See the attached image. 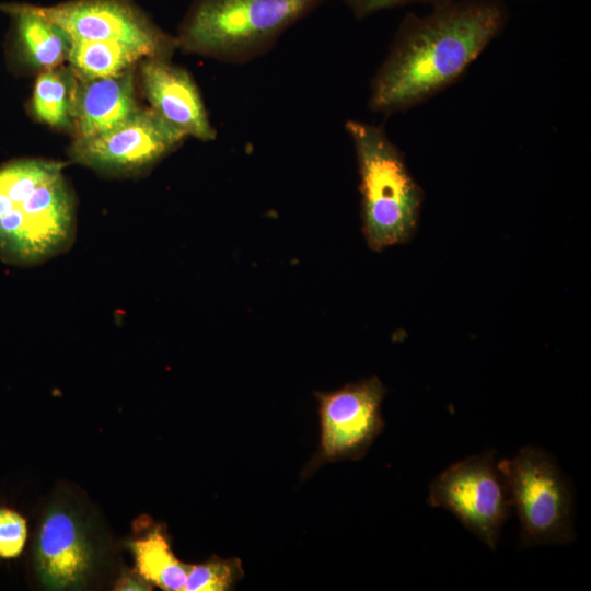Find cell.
<instances>
[{
  "label": "cell",
  "mask_w": 591,
  "mask_h": 591,
  "mask_svg": "<svg viewBox=\"0 0 591 591\" xmlns=\"http://www.w3.org/2000/svg\"><path fill=\"white\" fill-rule=\"evenodd\" d=\"M501 0H448L401 22L370 85L369 108L391 115L453 84L503 31Z\"/></svg>",
  "instance_id": "obj_1"
},
{
  "label": "cell",
  "mask_w": 591,
  "mask_h": 591,
  "mask_svg": "<svg viewBox=\"0 0 591 591\" xmlns=\"http://www.w3.org/2000/svg\"><path fill=\"white\" fill-rule=\"evenodd\" d=\"M361 194L362 233L374 252L408 242L416 232L425 194L404 153L380 126L349 119Z\"/></svg>",
  "instance_id": "obj_2"
},
{
  "label": "cell",
  "mask_w": 591,
  "mask_h": 591,
  "mask_svg": "<svg viewBox=\"0 0 591 591\" xmlns=\"http://www.w3.org/2000/svg\"><path fill=\"white\" fill-rule=\"evenodd\" d=\"M324 0H195L184 18L178 46L231 63L267 53L294 23Z\"/></svg>",
  "instance_id": "obj_3"
},
{
  "label": "cell",
  "mask_w": 591,
  "mask_h": 591,
  "mask_svg": "<svg viewBox=\"0 0 591 591\" xmlns=\"http://www.w3.org/2000/svg\"><path fill=\"white\" fill-rule=\"evenodd\" d=\"M497 467L506 483L511 506L520 520V544H569L572 528V493L554 457L526 445Z\"/></svg>",
  "instance_id": "obj_4"
},
{
  "label": "cell",
  "mask_w": 591,
  "mask_h": 591,
  "mask_svg": "<svg viewBox=\"0 0 591 591\" xmlns=\"http://www.w3.org/2000/svg\"><path fill=\"white\" fill-rule=\"evenodd\" d=\"M76 227L74 198L61 173L0 218V258L21 266L40 264L71 247Z\"/></svg>",
  "instance_id": "obj_5"
},
{
  "label": "cell",
  "mask_w": 591,
  "mask_h": 591,
  "mask_svg": "<svg viewBox=\"0 0 591 591\" xmlns=\"http://www.w3.org/2000/svg\"><path fill=\"white\" fill-rule=\"evenodd\" d=\"M428 503L455 514L493 551L512 508L493 450L461 460L441 472L429 485Z\"/></svg>",
  "instance_id": "obj_6"
},
{
  "label": "cell",
  "mask_w": 591,
  "mask_h": 591,
  "mask_svg": "<svg viewBox=\"0 0 591 591\" xmlns=\"http://www.w3.org/2000/svg\"><path fill=\"white\" fill-rule=\"evenodd\" d=\"M386 389L378 376L348 383L331 392H315L320 444L302 472V479L328 462L363 457L385 422L381 405Z\"/></svg>",
  "instance_id": "obj_7"
},
{
  "label": "cell",
  "mask_w": 591,
  "mask_h": 591,
  "mask_svg": "<svg viewBox=\"0 0 591 591\" xmlns=\"http://www.w3.org/2000/svg\"><path fill=\"white\" fill-rule=\"evenodd\" d=\"M187 136L150 108H139L128 120L102 135L76 139L73 161L108 174H134L150 169Z\"/></svg>",
  "instance_id": "obj_8"
},
{
  "label": "cell",
  "mask_w": 591,
  "mask_h": 591,
  "mask_svg": "<svg viewBox=\"0 0 591 591\" xmlns=\"http://www.w3.org/2000/svg\"><path fill=\"white\" fill-rule=\"evenodd\" d=\"M35 8L72 40L119 42L139 48L149 58L161 59L178 46L177 39L161 31L129 0H71Z\"/></svg>",
  "instance_id": "obj_9"
},
{
  "label": "cell",
  "mask_w": 591,
  "mask_h": 591,
  "mask_svg": "<svg viewBox=\"0 0 591 591\" xmlns=\"http://www.w3.org/2000/svg\"><path fill=\"white\" fill-rule=\"evenodd\" d=\"M34 563L40 582L49 589L83 583L92 568L93 548L73 510L55 506L46 512L36 536Z\"/></svg>",
  "instance_id": "obj_10"
},
{
  "label": "cell",
  "mask_w": 591,
  "mask_h": 591,
  "mask_svg": "<svg viewBox=\"0 0 591 591\" xmlns=\"http://www.w3.org/2000/svg\"><path fill=\"white\" fill-rule=\"evenodd\" d=\"M141 81L151 108L172 126L201 141L216 138L200 92L192 76L166 59L147 58Z\"/></svg>",
  "instance_id": "obj_11"
},
{
  "label": "cell",
  "mask_w": 591,
  "mask_h": 591,
  "mask_svg": "<svg viewBox=\"0 0 591 591\" xmlns=\"http://www.w3.org/2000/svg\"><path fill=\"white\" fill-rule=\"evenodd\" d=\"M139 108L130 69L114 77L79 80L72 105L76 139L107 132L128 120Z\"/></svg>",
  "instance_id": "obj_12"
},
{
  "label": "cell",
  "mask_w": 591,
  "mask_h": 591,
  "mask_svg": "<svg viewBox=\"0 0 591 591\" xmlns=\"http://www.w3.org/2000/svg\"><path fill=\"white\" fill-rule=\"evenodd\" d=\"M11 14L24 56L37 68L51 69L68 60L71 36L59 25L39 13L32 4H4Z\"/></svg>",
  "instance_id": "obj_13"
},
{
  "label": "cell",
  "mask_w": 591,
  "mask_h": 591,
  "mask_svg": "<svg viewBox=\"0 0 591 591\" xmlns=\"http://www.w3.org/2000/svg\"><path fill=\"white\" fill-rule=\"evenodd\" d=\"M129 547L138 573L144 581L166 591L184 590L188 565L175 557L161 526L130 542Z\"/></svg>",
  "instance_id": "obj_14"
},
{
  "label": "cell",
  "mask_w": 591,
  "mask_h": 591,
  "mask_svg": "<svg viewBox=\"0 0 591 591\" xmlns=\"http://www.w3.org/2000/svg\"><path fill=\"white\" fill-rule=\"evenodd\" d=\"M149 58L137 47L114 40H73L69 54L71 71L79 80L114 77Z\"/></svg>",
  "instance_id": "obj_15"
},
{
  "label": "cell",
  "mask_w": 591,
  "mask_h": 591,
  "mask_svg": "<svg viewBox=\"0 0 591 591\" xmlns=\"http://www.w3.org/2000/svg\"><path fill=\"white\" fill-rule=\"evenodd\" d=\"M76 85L72 71L57 68L44 70L35 82L32 99L36 117L51 127H70Z\"/></svg>",
  "instance_id": "obj_16"
},
{
  "label": "cell",
  "mask_w": 591,
  "mask_h": 591,
  "mask_svg": "<svg viewBox=\"0 0 591 591\" xmlns=\"http://www.w3.org/2000/svg\"><path fill=\"white\" fill-rule=\"evenodd\" d=\"M65 163L24 159L0 167V218L21 198L62 173Z\"/></svg>",
  "instance_id": "obj_17"
},
{
  "label": "cell",
  "mask_w": 591,
  "mask_h": 591,
  "mask_svg": "<svg viewBox=\"0 0 591 591\" xmlns=\"http://www.w3.org/2000/svg\"><path fill=\"white\" fill-rule=\"evenodd\" d=\"M244 577L242 561L213 556L198 565H188L184 591H228Z\"/></svg>",
  "instance_id": "obj_18"
},
{
  "label": "cell",
  "mask_w": 591,
  "mask_h": 591,
  "mask_svg": "<svg viewBox=\"0 0 591 591\" xmlns=\"http://www.w3.org/2000/svg\"><path fill=\"white\" fill-rule=\"evenodd\" d=\"M26 537L25 519L14 510L0 508V558L18 557L24 548Z\"/></svg>",
  "instance_id": "obj_19"
},
{
  "label": "cell",
  "mask_w": 591,
  "mask_h": 591,
  "mask_svg": "<svg viewBox=\"0 0 591 591\" xmlns=\"http://www.w3.org/2000/svg\"><path fill=\"white\" fill-rule=\"evenodd\" d=\"M357 20H363L383 10L420 3L436 7L448 0H340Z\"/></svg>",
  "instance_id": "obj_20"
},
{
  "label": "cell",
  "mask_w": 591,
  "mask_h": 591,
  "mask_svg": "<svg viewBox=\"0 0 591 591\" xmlns=\"http://www.w3.org/2000/svg\"><path fill=\"white\" fill-rule=\"evenodd\" d=\"M150 584L132 577H123L116 584L117 590H149Z\"/></svg>",
  "instance_id": "obj_21"
}]
</instances>
